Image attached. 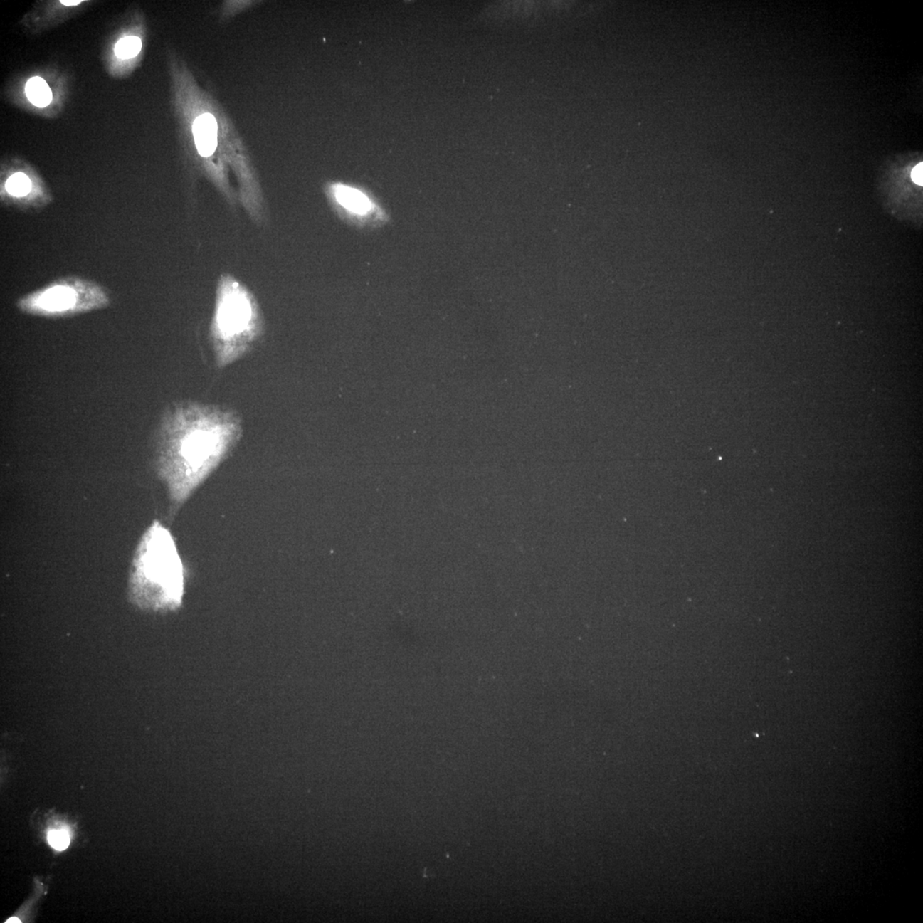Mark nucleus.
<instances>
[{
	"label": "nucleus",
	"instance_id": "obj_3",
	"mask_svg": "<svg viewBox=\"0 0 923 923\" xmlns=\"http://www.w3.org/2000/svg\"><path fill=\"white\" fill-rule=\"evenodd\" d=\"M258 335V317L250 297L236 288L223 292L212 327L218 367H227L248 354Z\"/></svg>",
	"mask_w": 923,
	"mask_h": 923
},
{
	"label": "nucleus",
	"instance_id": "obj_11",
	"mask_svg": "<svg viewBox=\"0 0 923 923\" xmlns=\"http://www.w3.org/2000/svg\"><path fill=\"white\" fill-rule=\"evenodd\" d=\"M922 172H923L922 163L917 164L916 167H914L912 170V180L914 183H916V184L919 186L923 185Z\"/></svg>",
	"mask_w": 923,
	"mask_h": 923
},
{
	"label": "nucleus",
	"instance_id": "obj_12",
	"mask_svg": "<svg viewBox=\"0 0 923 923\" xmlns=\"http://www.w3.org/2000/svg\"><path fill=\"white\" fill-rule=\"evenodd\" d=\"M80 2H82V1H61V3L63 4V5H65V6H75V5H79V4H80Z\"/></svg>",
	"mask_w": 923,
	"mask_h": 923
},
{
	"label": "nucleus",
	"instance_id": "obj_5",
	"mask_svg": "<svg viewBox=\"0 0 923 923\" xmlns=\"http://www.w3.org/2000/svg\"><path fill=\"white\" fill-rule=\"evenodd\" d=\"M193 132L199 154L209 157L218 146V123L211 114H204L194 122Z\"/></svg>",
	"mask_w": 923,
	"mask_h": 923
},
{
	"label": "nucleus",
	"instance_id": "obj_2",
	"mask_svg": "<svg viewBox=\"0 0 923 923\" xmlns=\"http://www.w3.org/2000/svg\"><path fill=\"white\" fill-rule=\"evenodd\" d=\"M185 568L169 531L152 523L136 552L132 589L139 606L153 610L176 609L181 605Z\"/></svg>",
	"mask_w": 923,
	"mask_h": 923
},
{
	"label": "nucleus",
	"instance_id": "obj_9",
	"mask_svg": "<svg viewBox=\"0 0 923 923\" xmlns=\"http://www.w3.org/2000/svg\"><path fill=\"white\" fill-rule=\"evenodd\" d=\"M8 193L16 197H23L31 191V181L26 174L16 173L9 178L6 184Z\"/></svg>",
	"mask_w": 923,
	"mask_h": 923
},
{
	"label": "nucleus",
	"instance_id": "obj_1",
	"mask_svg": "<svg viewBox=\"0 0 923 923\" xmlns=\"http://www.w3.org/2000/svg\"><path fill=\"white\" fill-rule=\"evenodd\" d=\"M238 412L194 401L173 404L157 431V470L168 488L172 514L218 469L241 439Z\"/></svg>",
	"mask_w": 923,
	"mask_h": 923
},
{
	"label": "nucleus",
	"instance_id": "obj_4",
	"mask_svg": "<svg viewBox=\"0 0 923 923\" xmlns=\"http://www.w3.org/2000/svg\"><path fill=\"white\" fill-rule=\"evenodd\" d=\"M22 306L31 312L46 315L65 314L76 310L88 309L80 304L78 293L65 286L50 288L39 296L28 300Z\"/></svg>",
	"mask_w": 923,
	"mask_h": 923
},
{
	"label": "nucleus",
	"instance_id": "obj_6",
	"mask_svg": "<svg viewBox=\"0 0 923 923\" xmlns=\"http://www.w3.org/2000/svg\"><path fill=\"white\" fill-rule=\"evenodd\" d=\"M334 192L336 201L352 213L366 215L372 209L369 199L359 190L337 185L334 186Z\"/></svg>",
	"mask_w": 923,
	"mask_h": 923
},
{
	"label": "nucleus",
	"instance_id": "obj_10",
	"mask_svg": "<svg viewBox=\"0 0 923 923\" xmlns=\"http://www.w3.org/2000/svg\"><path fill=\"white\" fill-rule=\"evenodd\" d=\"M48 841L54 849L65 850L70 844V837L65 831H52L49 833Z\"/></svg>",
	"mask_w": 923,
	"mask_h": 923
},
{
	"label": "nucleus",
	"instance_id": "obj_8",
	"mask_svg": "<svg viewBox=\"0 0 923 923\" xmlns=\"http://www.w3.org/2000/svg\"><path fill=\"white\" fill-rule=\"evenodd\" d=\"M142 43L139 38L129 36L122 38L115 46V53L120 58H133L139 53Z\"/></svg>",
	"mask_w": 923,
	"mask_h": 923
},
{
	"label": "nucleus",
	"instance_id": "obj_7",
	"mask_svg": "<svg viewBox=\"0 0 923 923\" xmlns=\"http://www.w3.org/2000/svg\"><path fill=\"white\" fill-rule=\"evenodd\" d=\"M25 93L28 100L37 107L43 108L53 100V93L44 79L33 78L28 80Z\"/></svg>",
	"mask_w": 923,
	"mask_h": 923
},
{
	"label": "nucleus",
	"instance_id": "obj_13",
	"mask_svg": "<svg viewBox=\"0 0 923 923\" xmlns=\"http://www.w3.org/2000/svg\"><path fill=\"white\" fill-rule=\"evenodd\" d=\"M6 922H7V923H8V922H11H11H21L19 921V919H18V918H11V919H9V921H7Z\"/></svg>",
	"mask_w": 923,
	"mask_h": 923
}]
</instances>
